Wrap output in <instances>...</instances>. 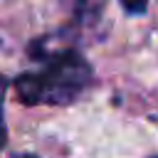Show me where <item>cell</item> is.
<instances>
[{
  "label": "cell",
  "instance_id": "obj_1",
  "mask_svg": "<svg viewBox=\"0 0 158 158\" xmlns=\"http://www.w3.org/2000/svg\"><path fill=\"white\" fill-rule=\"evenodd\" d=\"M30 57L35 67L15 77V94L25 106H69L94 84V69L77 47L35 40Z\"/></svg>",
  "mask_w": 158,
  "mask_h": 158
},
{
  "label": "cell",
  "instance_id": "obj_2",
  "mask_svg": "<svg viewBox=\"0 0 158 158\" xmlns=\"http://www.w3.org/2000/svg\"><path fill=\"white\" fill-rule=\"evenodd\" d=\"M5 94H7V77L0 72V151L7 143V126H5Z\"/></svg>",
  "mask_w": 158,
  "mask_h": 158
},
{
  "label": "cell",
  "instance_id": "obj_3",
  "mask_svg": "<svg viewBox=\"0 0 158 158\" xmlns=\"http://www.w3.org/2000/svg\"><path fill=\"white\" fill-rule=\"evenodd\" d=\"M126 15H146L148 10V0H118Z\"/></svg>",
  "mask_w": 158,
  "mask_h": 158
},
{
  "label": "cell",
  "instance_id": "obj_4",
  "mask_svg": "<svg viewBox=\"0 0 158 158\" xmlns=\"http://www.w3.org/2000/svg\"><path fill=\"white\" fill-rule=\"evenodd\" d=\"M72 2H74V5H77V10H86V7H89V2H91V0H72Z\"/></svg>",
  "mask_w": 158,
  "mask_h": 158
},
{
  "label": "cell",
  "instance_id": "obj_5",
  "mask_svg": "<svg viewBox=\"0 0 158 158\" xmlns=\"http://www.w3.org/2000/svg\"><path fill=\"white\" fill-rule=\"evenodd\" d=\"M12 158H40V156H35V153H15Z\"/></svg>",
  "mask_w": 158,
  "mask_h": 158
},
{
  "label": "cell",
  "instance_id": "obj_6",
  "mask_svg": "<svg viewBox=\"0 0 158 158\" xmlns=\"http://www.w3.org/2000/svg\"><path fill=\"white\" fill-rule=\"evenodd\" d=\"M151 158H158V156H151Z\"/></svg>",
  "mask_w": 158,
  "mask_h": 158
}]
</instances>
